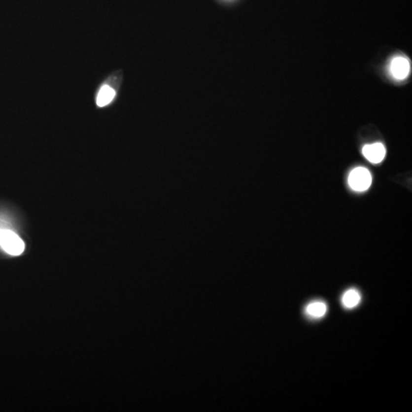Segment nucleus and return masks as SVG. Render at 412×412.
Masks as SVG:
<instances>
[{
  "instance_id": "6",
  "label": "nucleus",
  "mask_w": 412,
  "mask_h": 412,
  "mask_svg": "<svg viewBox=\"0 0 412 412\" xmlns=\"http://www.w3.org/2000/svg\"><path fill=\"white\" fill-rule=\"evenodd\" d=\"M361 300L360 292L356 289H350L343 293L342 296V303L346 309H353L358 306Z\"/></svg>"
},
{
  "instance_id": "7",
  "label": "nucleus",
  "mask_w": 412,
  "mask_h": 412,
  "mask_svg": "<svg viewBox=\"0 0 412 412\" xmlns=\"http://www.w3.org/2000/svg\"><path fill=\"white\" fill-rule=\"evenodd\" d=\"M306 311L312 318H321L326 314L327 306L322 301H314L308 305Z\"/></svg>"
},
{
  "instance_id": "1",
  "label": "nucleus",
  "mask_w": 412,
  "mask_h": 412,
  "mask_svg": "<svg viewBox=\"0 0 412 412\" xmlns=\"http://www.w3.org/2000/svg\"><path fill=\"white\" fill-rule=\"evenodd\" d=\"M0 246L12 256L20 255L25 250L23 240L11 230L0 229Z\"/></svg>"
},
{
  "instance_id": "5",
  "label": "nucleus",
  "mask_w": 412,
  "mask_h": 412,
  "mask_svg": "<svg viewBox=\"0 0 412 412\" xmlns=\"http://www.w3.org/2000/svg\"><path fill=\"white\" fill-rule=\"evenodd\" d=\"M115 97V91L111 86L104 85L102 86L97 98V104L99 107L108 105Z\"/></svg>"
},
{
  "instance_id": "3",
  "label": "nucleus",
  "mask_w": 412,
  "mask_h": 412,
  "mask_svg": "<svg viewBox=\"0 0 412 412\" xmlns=\"http://www.w3.org/2000/svg\"><path fill=\"white\" fill-rule=\"evenodd\" d=\"M410 69V62L405 57H395L391 61L389 70L392 77L395 78V80H405L409 76Z\"/></svg>"
},
{
  "instance_id": "4",
  "label": "nucleus",
  "mask_w": 412,
  "mask_h": 412,
  "mask_svg": "<svg viewBox=\"0 0 412 412\" xmlns=\"http://www.w3.org/2000/svg\"><path fill=\"white\" fill-rule=\"evenodd\" d=\"M386 154L385 146L382 143L367 144L363 148V154L367 161L373 164H379L383 161Z\"/></svg>"
},
{
  "instance_id": "2",
  "label": "nucleus",
  "mask_w": 412,
  "mask_h": 412,
  "mask_svg": "<svg viewBox=\"0 0 412 412\" xmlns=\"http://www.w3.org/2000/svg\"><path fill=\"white\" fill-rule=\"evenodd\" d=\"M348 183L354 191H366L372 184L371 173L363 167L355 168L348 176Z\"/></svg>"
}]
</instances>
